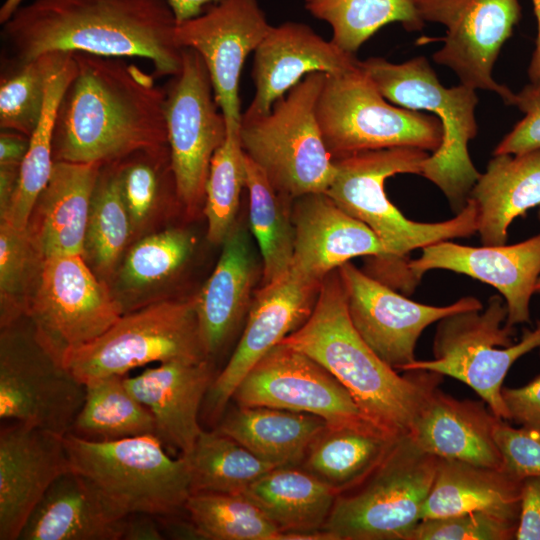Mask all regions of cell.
Returning a JSON list of instances; mask_svg holds the SVG:
<instances>
[{
  "instance_id": "obj_3",
  "label": "cell",
  "mask_w": 540,
  "mask_h": 540,
  "mask_svg": "<svg viewBox=\"0 0 540 540\" xmlns=\"http://www.w3.org/2000/svg\"><path fill=\"white\" fill-rule=\"evenodd\" d=\"M280 343L311 357L349 391L372 423L409 435L443 376L428 370L403 375L369 347L354 327L338 269L323 280L307 320Z\"/></svg>"
},
{
  "instance_id": "obj_1",
  "label": "cell",
  "mask_w": 540,
  "mask_h": 540,
  "mask_svg": "<svg viewBox=\"0 0 540 540\" xmlns=\"http://www.w3.org/2000/svg\"><path fill=\"white\" fill-rule=\"evenodd\" d=\"M59 103L54 161L106 165L168 146L166 88L124 58L74 53Z\"/></svg>"
},
{
  "instance_id": "obj_8",
  "label": "cell",
  "mask_w": 540,
  "mask_h": 540,
  "mask_svg": "<svg viewBox=\"0 0 540 540\" xmlns=\"http://www.w3.org/2000/svg\"><path fill=\"white\" fill-rule=\"evenodd\" d=\"M64 444L71 470L127 515L170 517L185 508L191 495L187 459L170 457L158 436L95 442L68 433Z\"/></svg>"
},
{
  "instance_id": "obj_58",
  "label": "cell",
  "mask_w": 540,
  "mask_h": 540,
  "mask_svg": "<svg viewBox=\"0 0 540 540\" xmlns=\"http://www.w3.org/2000/svg\"><path fill=\"white\" fill-rule=\"evenodd\" d=\"M539 354H540V347H539Z\"/></svg>"
},
{
  "instance_id": "obj_51",
  "label": "cell",
  "mask_w": 540,
  "mask_h": 540,
  "mask_svg": "<svg viewBox=\"0 0 540 540\" xmlns=\"http://www.w3.org/2000/svg\"><path fill=\"white\" fill-rule=\"evenodd\" d=\"M29 147V137L2 130L0 135V165L21 166Z\"/></svg>"
},
{
  "instance_id": "obj_15",
  "label": "cell",
  "mask_w": 540,
  "mask_h": 540,
  "mask_svg": "<svg viewBox=\"0 0 540 540\" xmlns=\"http://www.w3.org/2000/svg\"><path fill=\"white\" fill-rule=\"evenodd\" d=\"M421 19L446 27L444 45L433 54L460 83L498 94L514 105L516 94L497 83L492 69L501 47L521 18L518 0H414Z\"/></svg>"
},
{
  "instance_id": "obj_18",
  "label": "cell",
  "mask_w": 540,
  "mask_h": 540,
  "mask_svg": "<svg viewBox=\"0 0 540 540\" xmlns=\"http://www.w3.org/2000/svg\"><path fill=\"white\" fill-rule=\"evenodd\" d=\"M270 27L257 0H223L177 23L176 43L203 59L230 131L240 128L239 82L244 62Z\"/></svg>"
},
{
  "instance_id": "obj_40",
  "label": "cell",
  "mask_w": 540,
  "mask_h": 540,
  "mask_svg": "<svg viewBox=\"0 0 540 540\" xmlns=\"http://www.w3.org/2000/svg\"><path fill=\"white\" fill-rule=\"evenodd\" d=\"M184 509L199 539L286 540L260 508L242 494L193 493Z\"/></svg>"
},
{
  "instance_id": "obj_11",
  "label": "cell",
  "mask_w": 540,
  "mask_h": 540,
  "mask_svg": "<svg viewBox=\"0 0 540 540\" xmlns=\"http://www.w3.org/2000/svg\"><path fill=\"white\" fill-rule=\"evenodd\" d=\"M205 359L194 299L163 300L123 314L97 339L67 353L63 364L86 385L152 362Z\"/></svg>"
},
{
  "instance_id": "obj_21",
  "label": "cell",
  "mask_w": 540,
  "mask_h": 540,
  "mask_svg": "<svg viewBox=\"0 0 540 540\" xmlns=\"http://www.w3.org/2000/svg\"><path fill=\"white\" fill-rule=\"evenodd\" d=\"M409 268L419 282L435 269L464 274L496 288L507 305L505 324L530 322V300L540 277V234L512 245L479 247L441 241L422 248Z\"/></svg>"
},
{
  "instance_id": "obj_30",
  "label": "cell",
  "mask_w": 540,
  "mask_h": 540,
  "mask_svg": "<svg viewBox=\"0 0 540 540\" xmlns=\"http://www.w3.org/2000/svg\"><path fill=\"white\" fill-rule=\"evenodd\" d=\"M521 486L503 468L439 458L422 519L482 511L519 523Z\"/></svg>"
},
{
  "instance_id": "obj_12",
  "label": "cell",
  "mask_w": 540,
  "mask_h": 540,
  "mask_svg": "<svg viewBox=\"0 0 540 540\" xmlns=\"http://www.w3.org/2000/svg\"><path fill=\"white\" fill-rule=\"evenodd\" d=\"M124 313L84 260L63 254L43 260L29 298L26 317L40 343L63 357L105 333Z\"/></svg>"
},
{
  "instance_id": "obj_28",
  "label": "cell",
  "mask_w": 540,
  "mask_h": 540,
  "mask_svg": "<svg viewBox=\"0 0 540 540\" xmlns=\"http://www.w3.org/2000/svg\"><path fill=\"white\" fill-rule=\"evenodd\" d=\"M212 274L194 298L199 333L210 359L226 344L248 309L256 263L247 231L234 225Z\"/></svg>"
},
{
  "instance_id": "obj_48",
  "label": "cell",
  "mask_w": 540,
  "mask_h": 540,
  "mask_svg": "<svg viewBox=\"0 0 540 540\" xmlns=\"http://www.w3.org/2000/svg\"><path fill=\"white\" fill-rule=\"evenodd\" d=\"M516 105L525 116L501 140L493 155L520 154L540 149V90L530 84L516 94Z\"/></svg>"
},
{
  "instance_id": "obj_49",
  "label": "cell",
  "mask_w": 540,
  "mask_h": 540,
  "mask_svg": "<svg viewBox=\"0 0 540 540\" xmlns=\"http://www.w3.org/2000/svg\"><path fill=\"white\" fill-rule=\"evenodd\" d=\"M501 396L509 420L520 426L540 429V374L518 388L503 386Z\"/></svg>"
},
{
  "instance_id": "obj_46",
  "label": "cell",
  "mask_w": 540,
  "mask_h": 540,
  "mask_svg": "<svg viewBox=\"0 0 540 540\" xmlns=\"http://www.w3.org/2000/svg\"><path fill=\"white\" fill-rule=\"evenodd\" d=\"M518 525L494 514L474 511L422 519L408 540H513Z\"/></svg>"
},
{
  "instance_id": "obj_27",
  "label": "cell",
  "mask_w": 540,
  "mask_h": 540,
  "mask_svg": "<svg viewBox=\"0 0 540 540\" xmlns=\"http://www.w3.org/2000/svg\"><path fill=\"white\" fill-rule=\"evenodd\" d=\"M99 164L54 161L50 179L34 205L28 235L43 259L63 254L84 256Z\"/></svg>"
},
{
  "instance_id": "obj_20",
  "label": "cell",
  "mask_w": 540,
  "mask_h": 540,
  "mask_svg": "<svg viewBox=\"0 0 540 540\" xmlns=\"http://www.w3.org/2000/svg\"><path fill=\"white\" fill-rule=\"evenodd\" d=\"M70 470L64 436L19 422H2L0 539H19L47 490Z\"/></svg>"
},
{
  "instance_id": "obj_2",
  "label": "cell",
  "mask_w": 540,
  "mask_h": 540,
  "mask_svg": "<svg viewBox=\"0 0 540 540\" xmlns=\"http://www.w3.org/2000/svg\"><path fill=\"white\" fill-rule=\"evenodd\" d=\"M168 0H34L2 24L5 59L87 53L150 60L154 75L175 76L182 49Z\"/></svg>"
},
{
  "instance_id": "obj_16",
  "label": "cell",
  "mask_w": 540,
  "mask_h": 540,
  "mask_svg": "<svg viewBox=\"0 0 540 540\" xmlns=\"http://www.w3.org/2000/svg\"><path fill=\"white\" fill-rule=\"evenodd\" d=\"M338 272L354 327L378 357L398 372L416 360L417 341L429 325L455 312L483 309L481 301L472 296L447 306L418 303L350 262Z\"/></svg>"
},
{
  "instance_id": "obj_19",
  "label": "cell",
  "mask_w": 540,
  "mask_h": 540,
  "mask_svg": "<svg viewBox=\"0 0 540 540\" xmlns=\"http://www.w3.org/2000/svg\"><path fill=\"white\" fill-rule=\"evenodd\" d=\"M321 284L289 269L284 276L257 291L240 341L204 399L205 416L210 422L220 420L248 371L307 320Z\"/></svg>"
},
{
  "instance_id": "obj_29",
  "label": "cell",
  "mask_w": 540,
  "mask_h": 540,
  "mask_svg": "<svg viewBox=\"0 0 540 540\" xmlns=\"http://www.w3.org/2000/svg\"><path fill=\"white\" fill-rule=\"evenodd\" d=\"M469 198L477 206L482 245L506 244L513 220L540 206V149L494 155Z\"/></svg>"
},
{
  "instance_id": "obj_37",
  "label": "cell",
  "mask_w": 540,
  "mask_h": 540,
  "mask_svg": "<svg viewBox=\"0 0 540 540\" xmlns=\"http://www.w3.org/2000/svg\"><path fill=\"white\" fill-rule=\"evenodd\" d=\"M183 456L189 466L191 494H242L276 468L218 430H203L192 450Z\"/></svg>"
},
{
  "instance_id": "obj_47",
  "label": "cell",
  "mask_w": 540,
  "mask_h": 540,
  "mask_svg": "<svg viewBox=\"0 0 540 540\" xmlns=\"http://www.w3.org/2000/svg\"><path fill=\"white\" fill-rule=\"evenodd\" d=\"M503 469L518 480L540 476V429L515 428L501 420L495 431Z\"/></svg>"
},
{
  "instance_id": "obj_34",
  "label": "cell",
  "mask_w": 540,
  "mask_h": 540,
  "mask_svg": "<svg viewBox=\"0 0 540 540\" xmlns=\"http://www.w3.org/2000/svg\"><path fill=\"white\" fill-rule=\"evenodd\" d=\"M245 187L249 193L251 230L263 261V286L284 276L291 267L294 226L289 203L293 199L278 192L264 171L246 154Z\"/></svg>"
},
{
  "instance_id": "obj_35",
  "label": "cell",
  "mask_w": 540,
  "mask_h": 540,
  "mask_svg": "<svg viewBox=\"0 0 540 540\" xmlns=\"http://www.w3.org/2000/svg\"><path fill=\"white\" fill-rule=\"evenodd\" d=\"M125 377L113 375L85 385V399L71 434L95 442L156 435L152 414L130 393Z\"/></svg>"
},
{
  "instance_id": "obj_54",
  "label": "cell",
  "mask_w": 540,
  "mask_h": 540,
  "mask_svg": "<svg viewBox=\"0 0 540 540\" xmlns=\"http://www.w3.org/2000/svg\"><path fill=\"white\" fill-rule=\"evenodd\" d=\"M221 1L223 0H168L177 23L199 16L203 13L205 6Z\"/></svg>"
},
{
  "instance_id": "obj_4",
  "label": "cell",
  "mask_w": 540,
  "mask_h": 540,
  "mask_svg": "<svg viewBox=\"0 0 540 540\" xmlns=\"http://www.w3.org/2000/svg\"><path fill=\"white\" fill-rule=\"evenodd\" d=\"M429 153L415 147H392L333 159L335 173L326 194L346 213L367 225L384 248L382 257H369V276L383 284L412 293L419 283L412 275L410 253L437 242L467 238L478 230V210L469 198L451 219L423 223L406 218L388 199L387 178L418 174Z\"/></svg>"
},
{
  "instance_id": "obj_36",
  "label": "cell",
  "mask_w": 540,
  "mask_h": 540,
  "mask_svg": "<svg viewBox=\"0 0 540 540\" xmlns=\"http://www.w3.org/2000/svg\"><path fill=\"white\" fill-rule=\"evenodd\" d=\"M75 69L74 55L69 54L50 78L41 119L29 137V147L20 166L16 191L1 217L19 230H26L37 198L50 179L54 166L52 140L56 113Z\"/></svg>"
},
{
  "instance_id": "obj_24",
  "label": "cell",
  "mask_w": 540,
  "mask_h": 540,
  "mask_svg": "<svg viewBox=\"0 0 540 540\" xmlns=\"http://www.w3.org/2000/svg\"><path fill=\"white\" fill-rule=\"evenodd\" d=\"M214 378L210 359L174 360L126 376L125 384L152 414L160 440L185 455L203 431L199 411Z\"/></svg>"
},
{
  "instance_id": "obj_14",
  "label": "cell",
  "mask_w": 540,
  "mask_h": 540,
  "mask_svg": "<svg viewBox=\"0 0 540 540\" xmlns=\"http://www.w3.org/2000/svg\"><path fill=\"white\" fill-rule=\"evenodd\" d=\"M165 88L168 146L177 198L191 212L205 201L211 160L227 137V122L215 99L207 67L195 50L182 49L181 69Z\"/></svg>"
},
{
  "instance_id": "obj_41",
  "label": "cell",
  "mask_w": 540,
  "mask_h": 540,
  "mask_svg": "<svg viewBox=\"0 0 540 540\" xmlns=\"http://www.w3.org/2000/svg\"><path fill=\"white\" fill-rule=\"evenodd\" d=\"M131 235L117 162L102 165L92 198L84 255L98 273L108 276L114 272Z\"/></svg>"
},
{
  "instance_id": "obj_25",
  "label": "cell",
  "mask_w": 540,
  "mask_h": 540,
  "mask_svg": "<svg viewBox=\"0 0 540 540\" xmlns=\"http://www.w3.org/2000/svg\"><path fill=\"white\" fill-rule=\"evenodd\" d=\"M127 515L86 477L70 470L47 490L21 540H120Z\"/></svg>"
},
{
  "instance_id": "obj_33",
  "label": "cell",
  "mask_w": 540,
  "mask_h": 540,
  "mask_svg": "<svg viewBox=\"0 0 540 540\" xmlns=\"http://www.w3.org/2000/svg\"><path fill=\"white\" fill-rule=\"evenodd\" d=\"M397 437L370 421L326 424L310 443L300 467L338 495L359 482Z\"/></svg>"
},
{
  "instance_id": "obj_42",
  "label": "cell",
  "mask_w": 540,
  "mask_h": 540,
  "mask_svg": "<svg viewBox=\"0 0 540 540\" xmlns=\"http://www.w3.org/2000/svg\"><path fill=\"white\" fill-rule=\"evenodd\" d=\"M243 187L245 153L239 131L228 130L224 143L213 155L206 184L204 212L211 243L222 244L235 225Z\"/></svg>"
},
{
  "instance_id": "obj_44",
  "label": "cell",
  "mask_w": 540,
  "mask_h": 540,
  "mask_svg": "<svg viewBox=\"0 0 540 540\" xmlns=\"http://www.w3.org/2000/svg\"><path fill=\"white\" fill-rule=\"evenodd\" d=\"M188 231L168 229L139 240L127 253L120 271L123 286L143 289L178 271L193 250Z\"/></svg>"
},
{
  "instance_id": "obj_22",
  "label": "cell",
  "mask_w": 540,
  "mask_h": 540,
  "mask_svg": "<svg viewBox=\"0 0 540 540\" xmlns=\"http://www.w3.org/2000/svg\"><path fill=\"white\" fill-rule=\"evenodd\" d=\"M359 65L348 53L303 23L271 26L254 51L251 76L255 95L243 115L267 114L273 104L313 72L347 73Z\"/></svg>"
},
{
  "instance_id": "obj_52",
  "label": "cell",
  "mask_w": 540,
  "mask_h": 540,
  "mask_svg": "<svg viewBox=\"0 0 540 540\" xmlns=\"http://www.w3.org/2000/svg\"><path fill=\"white\" fill-rule=\"evenodd\" d=\"M155 516L131 514L127 517L123 539L125 540H161L164 538Z\"/></svg>"
},
{
  "instance_id": "obj_38",
  "label": "cell",
  "mask_w": 540,
  "mask_h": 540,
  "mask_svg": "<svg viewBox=\"0 0 540 540\" xmlns=\"http://www.w3.org/2000/svg\"><path fill=\"white\" fill-rule=\"evenodd\" d=\"M305 7L331 26V41L352 54L389 23L400 22L407 31L425 23L414 0H305Z\"/></svg>"
},
{
  "instance_id": "obj_6",
  "label": "cell",
  "mask_w": 540,
  "mask_h": 540,
  "mask_svg": "<svg viewBox=\"0 0 540 540\" xmlns=\"http://www.w3.org/2000/svg\"><path fill=\"white\" fill-rule=\"evenodd\" d=\"M438 460L408 435L397 437L359 482L337 495L324 540H408L422 520Z\"/></svg>"
},
{
  "instance_id": "obj_57",
  "label": "cell",
  "mask_w": 540,
  "mask_h": 540,
  "mask_svg": "<svg viewBox=\"0 0 540 540\" xmlns=\"http://www.w3.org/2000/svg\"><path fill=\"white\" fill-rule=\"evenodd\" d=\"M538 219L540 221V207H539V210H538ZM535 294L540 295V277H539L538 282L536 284Z\"/></svg>"
},
{
  "instance_id": "obj_39",
  "label": "cell",
  "mask_w": 540,
  "mask_h": 540,
  "mask_svg": "<svg viewBox=\"0 0 540 540\" xmlns=\"http://www.w3.org/2000/svg\"><path fill=\"white\" fill-rule=\"evenodd\" d=\"M71 53L52 52L25 62L4 60L0 79V127L30 137L42 116L47 87Z\"/></svg>"
},
{
  "instance_id": "obj_53",
  "label": "cell",
  "mask_w": 540,
  "mask_h": 540,
  "mask_svg": "<svg viewBox=\"0 0 540 540\" xmlns=\"http://www.w3.org/2000/svg\"><path fill=\"white\" fill-rule=\"evenodd\" d=\"M20 166L0 165V216L2 217L14 196L19 180Z\"/></svg>"
},
{
  "instance_id": "obj_43",
  "label": "cell",
  "mask_w": 540,
  "mask_h": 540,
  "mask_svg": "<svg viewBox=\"0 0 540 540\" xmlns=\"http://www.w3.org/2000/svg\"><path fill=\"white\" fill-rule=\"evenodd\" d=\"M43 258L27 230L6 221L0 223L1 327L26 316L29 298L38 278Z\"/></svg>"
},
{
  "instance_id": "obj_45",
  "label": "cell",
  "mask_w": 540,
  "mask_h": 540,
  "mask_svg": "<svg viewBox=\"0 0 540 540\" xmlns=\"http://www.w3.org/2000/svg\"><path fill=\"white\" fill-rule=\"evenodd\" d=\"M121 195L132 233L140 231L159 203L171 169L169 146L133 154L117 162Z\"/></svg>"
},
{
  "instance_id": "obj_23",
  "label": "cell",
  "mask_w": 540,
  "mask_h": 540,
  "mask_svg": "<svg viewBox=\"0 0 540 540\" xmlns=\"http://www.w3.org/2000/svg\"><path fill=\"white\" fill-rule=\"evenodd\" d=\"M292 210L294 252L290 269L323 282L354 257H382L384 248L374 232L342 210L326 193L296 198Z\"/></svg>"
},
{
  "instance_id": "obj_5",
  "label": "cell",
  "mask_w": 540,
  "mask_h": 540,
  "mask_svg": "<svg viewBox=\"0 0 540 540\" xmlns=\"http://www.w3.org/2000/svg\"><path fill=\"white\" fill-rule=\"evenodd\" d=\"M359 64L386 100L406 109L429 111L441 120L442 143L425 160L420 175L443 192L455 214L461 212L481 174L468 152V142L478 132L476 90L461 83L444 87L423 56L400 64L370 57Z\"/></svg>"
},
{
  "instance_id": "obj_50",
  "label": "cell",
  "mask_w": 540,
  "mask_h": 540,
  "mask_svg": "<svg viewBox=\"0 0 540 540\" xmlns=\"http://www.w3.org/2000/svg\"><path fill=\"white\" fill-rule=\"evenodd\" d=\"M517 540H540V476L522 480Z\"/></svg>"
},
{
  "instance_id": "obj_55",
  "label": "cell",
  "mask_w": 540,
  "mask_h": 540,
  "mask_svg": "<svg viewBox=\"0 0 540 540\" xmlns=\"http://www.w3.org/2000/svg\"><path fill=\"white\" fill-rule=\"evenodd\" d=\"M532 3L537 20V37L527 73L530 85L540 90V0H532Z\"/></svg>"
},
{
  "instance_id": "obj_10",
  "label": "cell",
  "mask_w": 540,
  "mask_h": 540,
  "mask_svg": "<svg viewBox=\"0 0 540 540\" xmlns=\"http://www.w3.org/2000/svg\"><path fill=\"white\" fill-rule=\"evenodd\" d=\"M316 117L333 159L401 146L433 153L442 143L436 115L388 103L360 64L347 73L326 74Z\"/></svg>"
},
{
  "instance_id": "obj_7",
  "label": "cell",
  "mask_w": 540,
  "mask_h": 540,
  "mask_svg": "<svg viewBox=\"0 0 540 540\" xmlns=\"http://www.w3.org/2000/svg\"><path fill=\"white\" fill-rule=\"evenodd\" d=\"M325 76L308 74L267 114H242L239 138L244 153L278 192L291 199L325 193L334 177V161L316 117Z\"/></svg>"
},
{
  "instance_id": "obj_13",
  "label": "cell",
  "mask_w": 540,
  "mask_h": 540,
  "mask_svg": "<svg viewBox=\"0 0 540 540\" xmlns=\"http://www.w3.org/2000/svg\"><path fill=\"white\" fill-rule=\"evenodd\" d=\"M2 329L1 421L67 435L83 405L85 385L40 343L31 321L23 332L16 323Z\"/></svg>"
},
{
  "instance_id": "obj_9",
  "label": "cell",
  "mask_w": 540,
  "mask_h": 540,
  "mask_svg": "<svg viewBox=\"0 0 540 540\" xmlns=\"http://www.w3.org/2000/svg\"><path fill=\"white\" fill-rule=\"evenodd\" d=\"M507 314L503 297L493 295L485 309L445 316L436 327L433 359H416L404 371L428 370L455 378L472 388L497 417L509 420L503 382L516 360L540 347V321L514 343V327L505 324Z\"/></svg>"
},
{
  "instance_id": "obj_17",
  "label": "cell",
  "mask_w": 540,
  "mask_h": 540,
  "mask_svg": "<svg viewBox=\"0 0 540 540\" xmlns=\"http://www.w3.org/2000/svg\"><path fill=\"white\" fill-rule=\"evenodd\" d=\"M231 400L242 407L308 413L323 418L327 424L370 421L326 368L283 343L270 349L248 371Z\"/></svg>"
},
{
  "instance_id": "obj_31",
  "label": "cell",
  "mask_w": 540,
  "mask_h": 540,
  "mask_svg": "<svg viewBox=\"0 0 540 540\" xmlns=\"http://www.w3.org/2000/svg\"><path fill=\"white\" fill-rule=\"evenodd\" d=\"M288 539H322L337 493L300 466L276 467L243 493Z\"/></svg>"
},
{
  "instance_id": "obj_26",
  "label": "cell",
  "mask_w": 540,
  "mask_h": 540,
  "mask_svg": "<svg viewBox=\"0 0 540 540\" xmlns=\"http://www.w3.org/2000/svg\"><path fill=\"white\" fill-rule=\"evenodd\" d=\"M501 420L482 399H458L438 387L408 436L421 450L438 458L503 468L495 440Z\"/></svg>"
},
{
  "instance_id": "obj_56",
  "label": "cell",
  "mask_w": 540,
  "mask_h": 540,
  "mask_svg": "<svg viewBox=\"0 0 540 540\" xmlns=\"http://www.w3.org/2000/svg\"><path fill=\"white\" fill-rule=\"evenodd\" d=\"M23 0H5L0 8V23L4 24L22 5Z\"/></svg>"
},
{
  "instance_id": "obj_32",
  "label": "cell",
  "mask_w": 540,
  "mask_h": 540,
  "mask_svg": "<svg viewBox=\"0 0 540 540\" xmlns=\"http://www.w3.org/2000/svg\"><path fill=\"white\" fill-rule=\"evenodd\" d=\"M327 422L316 415L271 407L227 412L216 430L276 467L300 466L315 436Z\"/></svg>"
}]
</instances>
